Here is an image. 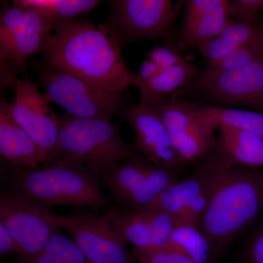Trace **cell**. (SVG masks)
I'll list each match as a JSON object with an SVG mask.
<instances>
[{
    "label": "cell",
    "mask_w": 263,
    "mask_h": 263,
    "mask_svg": "<svg viewBox=\"0 0 263 263\" xmlns=\"http://www.w3.org/2000/svg\"><path fill=\"white\" fill-rule=\"evenodd\" d=\"M224 1L226 0H190L186 2L182 28L189 27L203 15L216 9Z\"/></svg>",
    "instance_id": "28"
},
{
    "label": "cell",
    "mask_w": 263,
    "mask_h": 263,
    "mask_svg": "<svg viewBox=\"0 0 263 263\" xmlns=\"http://www.w3.org/2000/svg\"><path fill=\"white\" fill-rule=\"evenodd\" d=\"M193 85L214 101L263 113V57L233 70L199 75Z\"/></svg>",
    "instance_id": "12"
},
{
    "label": "cell",
    "mask_w": 263,
    "mask_h": 263,
    "mask_svg": "<svg viewBox=\"0 0 263 263\" xmlns=\"http://www.w3.org/2000/svg\"><path fill=\"white\" fill-rule=\"evenodd\" d=\"M170 247L178 249L197 263H212L215 249L198 226L178 223L170 239Z\"/></svg>",
    "instance_id": "23"
},
{
    "label": "cell",
    "mask_w": 263,
    "mask_h": 263,
    "mask_svg": "<svg viewBox=\"0 0 263 263\" xmlns=\"http://www.w3.org/2000/svg\"><path fill=\"white\" fill-rule=\"evenodd\" d=\"M230 1L226 0L220 6L203 15L189 27L182 28L180 34L181 49L201 48L217 37L231 19L229 16Z\"/></svg>",
    "instance_id": "22"
},
{
    "label": "cell",
    "mask_w": 263,
    "mask_h": 263,
    "mask_svg": "<svg viewBox=\"0 0 263 263\" xmlns=\"http://www.w3.org/2000/svg\"><path fill=\"white\" fill-rule=\"evenodd\" d=\"M262 209L263 169L238 165L224 156L199 228L219 255Z\"/></svg>",
    "instance_id": "2"
},
{
    "label": "cell",
    "mask_w": 263,
    "mask_h": 263,
    "mask_svg": "<svg viewBox=\"0 0 263 263\" xmlns=\"http://www.w3.org/2000/svg\"><path fill=\"white\" fill-rule=\"evenodd\" d=\"M263 57V41L237 48L229 54L213 63L208 64L200 76L214 75L218 72L238 68Z\"/></svg>",
    "instance_id": "25"
},
{
    "label": "cell",
    "mask_w": 263,
    "mask_h": 263,
    "mask_svg": "<svg viewBox=\"0 0 263 263\" xmlns=\"http://www.w3.org/2000/svg\"><path fill=\"white\" fill-rule=\"evenodd\" d=\"M15 263H90L77 245L60 232L41 251L31 255L17 254Z\"/></svg>",
    "instance_id": "24"
},
{
    "label": "cell",
    "mask_w": 263,
    "mask_h": 263,
    "mask_svg": "<svg viewBox=\"0 0 263 263\" xmlns=\"http://www.w3.org/2000/svg\"><path fill=\"white\" fill-rule=\"evenodd\" d=\"M105 215L133 249H153V228L148 209L132 212L110 209Z\"/></svg>",
    "instance_id": "20"
},
{
    "label": "cell",
    "mask_w": 263,
    "mask_h": 263,
    "mask_svg": "<svg viewBox=\"0 0 263 263\" xmlns=\"http://www.w3.org/2000/svg\"><path fill=\"white\" fill-rule=\"evenodd\" d=\"M13 5L35 10L56 28L67 22L76 20L98 6V0H15Z\"/></svg>",
    "instance_id": "21"
},
{
    "label": "cell",
    "mask_w": 263,
    "mask_h": 263,
    "mask_svg": "<svg viewBox=\"0 0 263 263\" xmlns=\"http://www.w3.org/2000/svg\"><path fill=\"white\" fill-rule=\"evenodd\" d=\"M1 180L13 192L45 205L109 209L108 199L88 167L53 162L35 170L11 164L1 168Z\"/></svg>",
    "instance_id": "3"
},
{
    "label": "cell",
    "mask_w": 263,
    "mask_h": 263,
    "mask_svg": "<svg viewBox=\"0 0 263 263\" xmlns=\"http://www.w3.org/2000/svg\"><path fill=\"white\" fill-rule=\"evenodd\" d=\"M199 117L213 129L235 128L263 138V113L252 110L199 105L195 104Z\"/></svg>",
    "instance_id": "19"
},
{
    "label": "cell",
    "mask_w": 263,
    "mask_h": 263,
    "mask_svg": "<svg viewBox=\"0 0 263 263\" xmlns=\"http://www.w3.org/2000/svg\"><path fill=\"white\" fill-rule=\"evenodd\" d=\"M260 10H263V0H235L230 3L229 16L232 20L255 23Z\"/></svg>",
    "instance_id": "27"
},
{
    "label": "cell",
    "mask_w": 263,
    "mask_h": 263,
    "mask_svg": "<svg viewBox=\"0 0 263 263\" xmlns=\"http://www.w3.org/2000/svg\"><path fill=\"white\" fill-rule=\"evenodd\" d=\"M0 154L19 168L35 170L48 163L35 142L15 120L12 104L3 98L0 102Z\"/></svg>",
    "instance_id": "14"
},
{
    "label": "cell",
    "mask_w": 263,
    "mask_h": 263,
    "mask_svg": "<svg viewBox=\"0 0 263 263\" xmlns=\"http://www.w3.org/2000/svg\"><path fill=\"white\" fill-rule=\"evenodd\" d=\"M53 27L42 15L25 7H5L0 15V58L13 62L22 71L38 52L42 51Z\"/></svg>",
    "instance_id": "9"
},
{
    "label": "cell",
    "mask_w": 263,
    "mask_h": 263,
    "mask_svg": "<svg viewBox=\"0 0 263 263\" xmlns=\"http://www.w3.org/2000/svg\"><path fill=\"white\" fill-rule=\"evenodd\" d=\"M247 263H263V226L254 233L245 251Z\"/></svg>",
    "instance_id": "30"
},
{
    "label": "cell",
    "mask_w": 263,
    "mask_h": 263,
    "mask_svg": "<svg viewBox=\"0 0 263 263\" xmlns=\"http://www.w3.org/2000/svg\"><path fill=\"white\" fill-rule=\"evenodd\" d=\"M117 36L103 24L74 20L53 29L45 41L43 63L70 72L100 89L124 92L139 84L126 65Z\"/></svg>",
    "instance_id": "1"
},
{
    "label": "cell",
    "mask_w": 263,
    "mask_h": 263,
    "mask_svg": "<svg viewBox=\"0 0 263 263\" xmlns=\"http://www.w3.org/2000/svg\"><path fill=\"white\" fill-rule=\"evenodd\" d=\"M52 214L49 205L10 190L0 193V223L14 238L18 254L37 253L60 232Z\"/></svg>",
    "instance_id": "8"
},
{
    "label": "cell",
    "mask_w": 263,
    "mask_h": 263,
    "mask_svg": "<svg viewBox=\"0 0 263 263\" xmlns=\"http://www.w3.org/2000/svg\"><path fill=\"white\" fill-rule=\"evenodd\" d=\"M108 18L103 23L117 36L122 46L163 37L178 13L171 0H111Z\"/></svg>",
    "instance_id": "6"
},
{
    "label": "cell",
    "mask_w": 263,
    "mask_h": 263,
    "mask_svg": "<svg viewBox=\"0 0 263 263\" xmlns=\"http://www.w3.org/2000/svg\"><path fill=\"white\" fill-rule=\"evenodd\" d=\"M161 70H162L157 64L146 57V59L142 62L139 70L137 72L138 80H139V84L137 86V88L143 83L146 82V81L152 79V78L155 77Z\"/></svg>",
    "instance_id": "32"
},
{
    "label": "cell",
    "mask_w": 263,
    "mask_h": 263,
    "mask_svg": "<svg viewBox=\"0 0 263 263\" xmlns=\"http://www.w3.org/2000/svg\"><path fill=\"white\" fill-rule=\"evenodd\" d=\"M1 263H5L3 261H1Z\"/></svg>",
    "instance_id": "33"
},
{
    "label": "cell",
    "mask_w": 263,
    "mask_h": 263,
    "mask_svg": "<svg viewBox=\"0 0 263 263\" xmlns=\"http://www.w3.org/2000/svg\"><path fill=\"white\" fill-rule=\"evenodd\" d=\"M59 162L88 167L94 174L105 166L141 155L121 136V123L106 119L60 116ZM53 163V162H52Z\"/></svg>",
    "instance_id": "4"
},
{
    "label": "cell",
    "mask_w": 263,
    "mask_h": 263,
    "mask_svg": "<svg viewBox=\"0 0 263 263\" xmlns=\"http://www.w3.org/2000/svg\"><path fill=\"white\" fill-rule=\"evenodd\" d=\"M135 258L139 263H197L174 247L152 249H133Z\"/></svg>",
    "instance_id": "26"
},
{
    "label": "cell",
    "mask_w": 263,
    "mask_h": 263,
    "mask_svg": "<svg viewBox=\"0 0 263 263\" xmlns=\"http://www.w3.org/2000/svg\"><path fill=\"white\" fill-rule=\"evenodd\" d=\"M152 163L142 155L105 166L95 175L118 203L129 206L144 183Z\"/></svg>",
    "instance_id": "16"
},
{
    "label": "cell",
    "mask_w": 263,
    "mask_h": 263,
    "mask_svg": "<svg viewBox=\"0 0 263 263\" xmlns=\"http://www.w3.org/2000/svg\"><path fill=\"white\" fill-rule=\"evenodd\" d=\"M122 117L134 131L137 150L148 162L175 171L183 165L168 131L155 109L130 102Z\"/></svg>",
    "instance_id": "13"
},
{
    "label": "cell",
    "mask_w": 263,
    "mask_h": 263,
    "mask_svg": "<svg viewBox=\"0 0 263 263\" xmlns=\"http://www.w3.org/2000/svg\"><path fill=\"white\" fill-rule=\"evenodd\" d=\"M52 218L60 229L81 249L90 263H136L127 242L106 216L87 213L56 215Z\"/></svg>",
    "instance_id": "7"
},
{
    "label": "cell",
    "mask_w": 263,
    "mask_h": 263,
    "mask_svg": "<svg viewBox=\"0 0 263 263\" xmlns=\"http://www.w3.org/2000/svg\"><path fill=\"white\" fill-rule=\"evenodd\" d=\"M219 129L218 144L223 155L238 165L263 168V138L235 128Z\"/></svg>",
    "instance_id": "18"
},
{
    "label": "cell",
    "mask_w": 263,
    "mask_h": 263,
    "mask_svg": "<svg viewBox=\"0 0 263 263\" xmlns=\"http://www.w3.org/2000/svg\"><path fill=\"white\" fill-rule=\"evenodd\" d=\"M223 160L222 155L220 159L209 160L188 177L177 180L147 208L167 213L179 223L186 208L214 183Z\"/></svg>",
    "instance_id": "15"
},
{
    "label": "cell",
    "mask_w": 263,
    "mask_h": 263,
    "mask_svg": "<svg viewBox=\"0 0 263 263\" xmlns=\"http://www.w3.org/2000/svg\"><path fill=\"white\" fill-rule=\"evenodd\" d=\"M153 109L167 128L183 164L202 158L215 146L214 130L197 115L195 103L168 98Z\"/></svg>",
    "instance_id": "11"
},
{
    "label": "cell",
    "mask_w": 263,
    "mask_h": 263,
    "mask_svg": "<svg viewBox=\"0 0 263 263\" xmlns=\"http://www.w3.org/2000/svg\"><path fill=\"white\" fill-rule=\"evenodd\" d=\"M196 66L185 60L182 63L162 70L152 79L138 86L140 105L155 108L174 91L193 84L197 77Z\"/></svg>",
    "instance_id": "17"
},
{
    "label": "cell",
    "mask_w": 263,
    "mask_h": 263,
    "mask_svg": "<svg viewBox=\"0 0 263 263\" xmlns=\"http://www.w3.org/2000/svg\"><path fill=\"white\" fill-rule=\"evenodd\" d=\"M0 254L1 256L18 254V247L14 238L3 224L0 223Z\"/></svg>",
    "instance_id": "31"
},
{
    "label": "cell",
    "mask_w": 263,
    "mask_h": 263,
    "mask_svg": "<svg viewBox=\"0 0 263 263\" xmlns=\"http://www.w3.org/2000/svg\"><path fill=\"white\" fill-rule=\"evenodd\" d=\"M146 58L157 64L161 70L179 65L186 60L180 54L179 50L167 45L154 48L148 52Z\"/></svg>",
    "instance_id": "29"
},
{
    "label": "cell",
    "mask_w": 263,
    "mask_h": 263,
    "mask_svg": "<svg viewBox=\"0 0 263 263\" xmlns=\"http://www.w3.org/2000/svg\"><path fill=\"white\" fill-rule=\"evenodd\" d=\"M43 93L50 103L57 104L72 117L111 121L122 117L130 102L125 91L114 93L90 84L75 75L34 60Z\"/></svg>",
    "instance_id": "5"
},
{
    "label": "cell",
    "mask_w": 263,
    "mask_h": 263,
    "mask_svg": "<svg viewBox=\"0 0 263 263\" xmlns=\"http://www.w3.org/2000/svg\"><path fill=\"white\" fill-rule=\"evenodd\" d=\"M39 84L28 79H17L13 116L46 156L48 164L54 162L58 148L60 116L53 111L51 103L39 89Z\"/></svg>",
    "instance_id": "10"
}]
</instances>
